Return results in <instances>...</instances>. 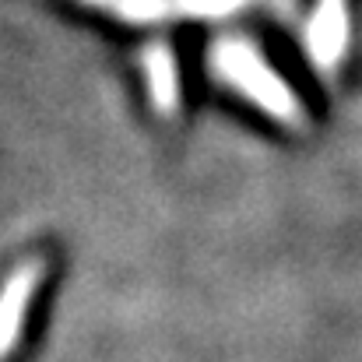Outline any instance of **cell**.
Masks as SVG:
<instances>
[{"mask_svg":"<svg viewBox=\"0 0 362 362\" xmlns=\"http://www.w3.org/2000/svg\"><path fill=\"white\" fill-rule=\"evenodd\" d=\"M211 71L229 81L233 88H240L246 99H253L257 106H264L271 117L285 123H303V103L285 88V81L260 60V53L246 42H233V39H222L215 49H211Z\"/></svg>","mask_w":362,"mask_h":362,"instance_id":"1","label":"cell"},{"mask_svg":"<svg viewBox=\"0 0 362 362\" xmlns=\"http://www.w3.org/2000/svg\"><path fill=\"white\" fill-rule=\"evenodd\" d=\"M306 46L310 60L320 71L338 67L349 46V0H320L310 25H306Z\"/></svg>","mask_w":362,"mask_h":362,"instance_id":"2","label":"cell"},{"mask_svg":"<svg viewBox=\"0 0 362 362\" xmlns=\"http://www.w3.org/2000/svg\"><path fill=\"white\" fill-rule=\"evenodd\" d=\"M39 278H42V264L28 260L7 278V285L0 292V359L18 341V331L25 324V313H28V303H32L35 288H39Z\"/></svg>","mask_w":362,"mask_h":362,"instance_id":"3","label":"cell"},{"mask_svg":"<svg viewBox=\"0 0 362 362\" xmlns=\"http://www.w3.org/2000/svg\"><path fill=\"white\" fill-rule=\"evenodd\" d=\"M144 71H148V92L151 103L162 117H173L180 106V81H176V60L165 46H151L144 57Z\"/></svg>","mask_w":362,"mask_h":362,"instance_id":"4","label":"cell"}]
</instances>
